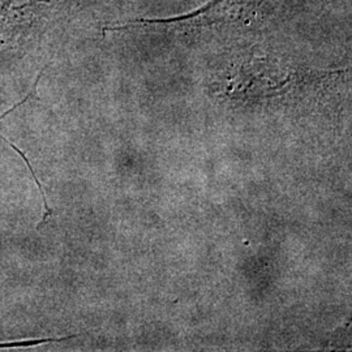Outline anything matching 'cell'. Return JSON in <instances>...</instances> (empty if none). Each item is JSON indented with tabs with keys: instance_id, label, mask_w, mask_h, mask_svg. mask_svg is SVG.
I'll list each match as a JSON object with an SVG mask.
<instances>
[{
	"instance_id": "cell-1",
	"label": "cell",
	"mask_w": 352,
	"mask_h": 352,
	"mask_svg": "<svg viewBox=\"0 0 352 352\" xmlns=\"http://www.w3.org/2000/svg\"><path fill=\"white\" fill-rule=\"evenodd\" d=\"M287 0H209L188 13L136 19L107 28L111 32H168L173 34H257L285 19Z\"/></svg>"
},
{
	"instance_id": "cell-2",
	"label": "cell",
	"mask_w": 352,
	"mask_h": 352,
	"mask_svg": "<svg viewBox=\"0 0 352 352\" xmlns=\"http://www.w3.org/2000/svg\"><path fill=\"white\" fill-rule=\"evenodd\" d=\"M75 0H0V46L20 45L43 34Z\"/></svg>"
},
{
	"instance_id": "cell-3",
	"label": "cell",
	"mask_w": 352,
	"mask_h": 352,
	"mask_svg": "<svg viewBox=\"0 0 352 352\" xmlns=\"http://www.w3.org/2000/svg\"><path fill=\"white\" fill-rule=\"evenodd\" d=\"M41 76L39 75L37 77V80H36V82H34V87H33V90L26 96L25 98L23 100V101L19 102V103H16L13 107H11L8 111H6L4 113H1L0 115V120H3L6 116H8L10 113H13L16 109H19L20 106H23L25 102L29 101L34 94H36V88H37L38 85V81H39V78H41ZM0 139L3 140V141H6L11 148H12L13 151H16L23 160H24V162H25L26 166H28V168H29V171H30V174H32V176H33V180L36 182V184L38 186V188H39V192H41V195H42V200H43V208H45V212H43V217H42V221L39 222V225H38L37 228H41V227L43 226L45 223H46V219L49 218V217H52L54 215V212L51 210L50 206H49V204H47V199H46V196H45V192H43V188H42V184L39 183V180H38L37 175H36V173H34V170H33V167H32V164L29 162V160H28V157L25 155V153L24 151H21V149H19L14 144H12L11 141L8 139H6L1 133H0Z\"/></svg>"
},
{
	"instance_id": "cell-4",
	"label": "cell",
	"mask_w": 352,
	"mask_h": 352,
	"mask_svg": "<svg viewBox=\"0 0 352 352\" xmlns=\"http://www.w3.org/2000/svg\"><path fill=\"white\" fill-rule=\"evenodd\" d=\"M78 336H68L63 338H45V340H16V342H4L0 343V349H8V347H32V346H38V344H45V343H54V342H64V340H72Z\"/></svg>"
}]
</instances>
